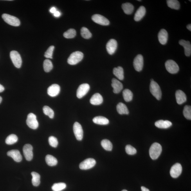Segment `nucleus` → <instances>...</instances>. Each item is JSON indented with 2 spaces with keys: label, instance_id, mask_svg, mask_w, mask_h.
Wrapping results in <instances>:
<instances>
[{
  "label": "nucleus",
  "instance_id": "obj_8",
  "mask_svg": "<svg viewBox=\"0 0 191 191\" xmlns=\"http://www.w3.org/2000/svg\"><path fill=\"white\" fill-rule=\"evenodd\" d=\"M96 161L93 158H88L85 160L80 164L79 168L80 169L87 170L93 168L95 166Z\"/></svg>",
  "mask_w": 191,
  "mask_h": 191
},
{
  "label": "nucleus",
  "instance_id": "obj_48",
  "mask_svg": "<svg viewBox=\"0 0 191 191\" xmlns=\"http://www.w3.org/2000/svg\"><path fill=\"white\" fill-rule=\"evenodd\" d=\"M186 28L188 29L190 31H191V24H189L188 25L186 26Z\"/></svg>",
  "mask_w": 191,
  "mask_h": 191
},
{
  "label": "nucleus",
  "instance_id": "obj_21",
  "mask_svg": "<svg viewBox=\"0 0 191 191\" xmlns=\"http://www.w3.org/2000/svg\"><path fill=\"white\" fill-rule=\"evenodd\" d=\"M158 40L160 44L165 45L168 40V34L167 31L165 29H162L158 33Z\"/></svg>",
  "mask_w": 191,
  "mask_h": 191
},
{
  "label": "nucleus",
  "instance_id": "obj_36",
  "mask_svg": "<svg viewBox=\"0 0 191 191\" xmlns=\"http://www.w3.org/2000/svg\"><path fill=\"white\" fill-rule=\"evenodd\" d=\"M66 187V184L64 183H55L52 186L53 191H61Z\"/></svg>",
  "mask_w": 191,
  "mask_h": 191
},
{
  "label": "nucleus",
  "instance_id": "obj_38",
  "mask_svg": "<svg viewBox=\"0 0 191 191\" xmlns=\"http://www.w3.org/2000/svg\"><path fill=\"white\" fill-rule=\"evenodd\" d=\"M76 35V31L74 29H70L64 34V37L67 39H71L75 36Z\"/></svg>",
  "mask_w": 191,
  "mask_h": 191
},
{
  "label": "nucleus",
  "instance_id": "obj_28",
  "mask_svg": "<svg viewBox=\"0 0 191 191\" xmlns=\"http://www.w3.org/2000/svg\"><path fill=\"white\" fill-rule=\"evenodd\" d=\"M122 8L123 12L127 15L131 14L134 10V6L131 3H127L123 4Z\"/></svg>",
  "mask_w": 191,
  "mask_h": 191
},
{
  "label": "nucleus",
  "instance_id": "obj_12",
  "mask_svg": "<svg viewBox=\"0 0 191 191\" xmlns=\"http://www.w3.org/2000/svg\"><path fill=\"white\" fill-rule=\"evenodd\" d=\"M133 65L135 70L140 72L142 70L144 65V60L142 55L139 54L134 58Z\"/></svg>",
  "mask_w": 191,
  "mask_h": 191
},
{
  "label": "nucleus",
  "instance_id": "obj_13",
  "mask_svg": "<svg viewBox=\"0 0 191 191\" xmlns=\"http://www.w3.org/2000/svg\"><path fill=\"white\" fill-rule=\"evenodd\" d=\"M90 89L88 84H83L80 85L76 92V96L79 98H81L86 95Z\"/></svg>",
  "mask_w": 191,
  "mask_h": 191
},
{
  "label": "nucleus",
  "instance_id": "obj_15",
  "mask_svg": "<svg viewBox=\"0 0 191 191\" xmlns=\"http://www.w3.org/2000/svg\"><path fill=\"white\" fill-rule=\"evenodd\" d=\"M117 46V42L116 40L114 39L110 40L106 45V49L108 53L111 55L113 54L116 51Z\"/></svg>",
  "mask_w": 191,
  "mask_h": 191
},
{
  "label": "nucleus",
  "instance_id": "obj_31",
  "mask_svg": "<svg viewBox=\"0 0 191 191\" xmlns=\"http://www.w3.org/2000/svg\"><path fill=\"white\" fill-rule=\"evenodd\" d=\"M167 6L169 8L175 10H178L180 8V4L177 0H168Z\"/></svg>",
  "mask_w": 191,
  "mask_h": 191
},
{
  "label": "nucleus",
  "instance_id": "obj_45",
  "mask_svg": "<svg viewBox=\"0 0 191 191\" xmlns=\"http://www.w3.org/2000/svg\"><path fill=\"white\" fill-rule=\"evenodd\" d=\"M50 11L51 13H54L57 11V9L55 7H53L51 8Z\"/></svg>",
  "mask_w": 191,
  "mask_h": 191
},
{
  "label": "nucleus",
  "instance_id": "obj_39",
  "mask_svg": "<svg viewBox=\"0 0 191 191\" xmlns=\"http://www.w3.org/2000/svg\"><path fill=\"white\" fill-rule=\"evenodd\" d=\"M183 113L184 116L186 119L191 120V107L190 105H185L184 108Z\"/></svg>",
  "mask_w": 191,
  "mask_h": 191
},
{
  "label": "nucleus",
  "instance_id": "obj_19",
  "mask_svg": "<svg viewBox=\"0 0 191 191\" xmlns=\"http://www.w3.org/2000/svg\"><path fill=\"white\" fill-rule=\"evenodd\" d=\"M179 44L185 49V54L186 57H190L191 54V45L190 42L184 40H179Z\"/></svg>",
  "mask_w": 191,
  "mask_h": 191
},
{
  "label": "nucleus",
  "instance_id": "obj_11",
  "mask_svg": "<svg viewBox=\"0 0 191 191\" xmlns=\"http://www.w3.org/2000/svg\"><path fill=\"white\" fill-rule=\"evenodd\" d=\"M92 19L95 23L103 26L108 25L110 23L108 19L100 14L93 15L92 17Z\"/></svg>",
  "mask_w": 191,
  "mask_h": 191
},
{
  "label": "nucleus",
  "instance_id": "obj_33",
  "mask_svg": "<svg viewBox=\"0 0 191 191\" xmlns=\"http://www.w3.org/2000/svg\"><path fill=\"white\" fill-rule=\"evenodd\" d=\"M101 145L104 149L107 151H111L113 148V145L111 141L107 139L103 140L101 142Z\"/></svg>",
  "mask_w": 191,
  "mask_h": 191
},
{
  "label": "nucleus",
  "instance_id": "obj_9",
  "mask_svg": "<svg viewBox=\"0 0 191 191\" xmlns=\"http://www.w3.org/2000/svg\"><path fill=\"white\" fill-rule=\"evenodd\" d=\"M182 168L181 164L177 163L173 165L171 168L170 174L173 178H177L181 174Z\"/></svg>",
  "mask_w": 191,
  "mask_h": 191
},
{
  "label": "nucleus",
  "instance_id": "obj_24",
  "mask_svg": "<svg viewBox=\"0 0 191 191\" xmlns=\"http://www.w3.org/2000/svg\"><path fill=\"white\" fill-rule=\"evenodd\" d=\"M155 125L160 129H167L171 126L172 123L169 121L161 120L156 121Z\"/></svg>",
  "mask_w": 191,
  "mask_h": 191
},
{
  "label": "nucleus",
  "instance_id": "obj_50",
  "mask_svg": "<svg viewBox=\"0 0 191 191\" xmlns=\"http://www.w3.org/2000/svg\"><path fill=\"white\" fill-rule=\"evenodd\" d=\"M122 191H127L126 190L124 189V190H123Z\"/></svg>",
  "mask_w": 191,
  "mask_h": 191
},
{
  "label": "nucleus",
  "instance_id": "obj_49",
  "mask_svg": "<svg viewBox=\"0 0 191 191\" xmlns=\"http://www.w3.org/2000/svg\"><path fill=\"white\" fill-rule=\"evenodd\" d=\"M2 98L1 96H0V103H1L2 101Z\"/></svg>",
  "mask_w": 191,
  "mask_h": 191
},
{
  "label": "nucleus",
  "instance_id": "obj_4",
  "mask_svg": "<svg viewBox=\"0 0 191 191\" xmlns=\"http://www.w3.org/2000/svg\"><path fill=\"white\" fill-rule=\"evenodd\" d=\"M2 17L4 21L9 25L13 26H19L20 25V20L13 16L4 13L2 15Z\"/></svg>",
  "mask_w": 191,
  "mask_h": 191
},
{
  "label": "nucleus",
  "instance_id": "obj_29",
  "mask_svg": "<svg viewBox=\"0 0 191 191\" xmlns=\"http://www.w3.org/2000/svg\"><path fill=\"white\" fill-rule=\"evenodd\" d=\"M123 99L126 102L131 101L133 99V93L129 89H126L124 90L123 91Z\"/></svg>",
  "mask_w": 191,
  "mask_h": 191
},
{
  "label": "nucleus",
  "instance_id": "obj_16",
  "mask_svg": "<svg viewBox=\"0 0 191 191\" xmlns=\"http://www.w3.org/2000/svg\"><path fill=\"white\" fill-rule=\"evenodd\" d=\"M60 91V87L59 85L53 84L49 86L47 90L48 95L52 97L57 96Z\"/></svg>",
  "mask_w": 191,
  "mask_h": 191
},
{
  "label": "nucleus",
  "instance_id": "obj_3",
  "mask_svg": "<svg viewBox=\"0 0 191 191\" xmlns=\"http://www.w3.org/2000/svg\"><path fill=\"white\" fill-rule=\"evenodd\" d=\"M84 57L83 53L80 51H75L71 54L68 58L67 62L71 65L77 64L81 61Z\"/></svg>",
  "mask_w": 191,
  "mask_h": 191
},
{
  "label": "nucleus",
  "instance_id": "obj_43",
  "mask_svg": "<svg viewBox=\"0 0 191 191\" xmlns=\"http://www.w3.org/2000/svg\"><path fill=\"white\" fill-rule=\"evenodd\" d=\"M54 48L55 47L53 46L49 47L45 53V57L47 58H51V59L52 58L53 51Z\"/></svg>",
  "mask_w": 191,
  "mask_h": 191
},
{
  "label": "nucleus",
  "instance_id": "obj_44",
  "mask_svg": "<svg viewBox=\"0 0 191 191\" xmlns=\"http://www.w3.org/2000/svg\"><path fill=\"white\" fill-rule=\"evenodd\" d=\"M54 16L56 17H59L60 16L61 13L58 11H56V12L53 13Z\"/></svg>",
  "mask_w": 191,
  "mask_h": 191
},
{
  "label": "nucleus",
  "instance_id": "obj_23",
  "mask_svg": "<svg viewBox=\"0 0 191 191\" xmlns=\"http://www.w3.org/2000/svg\"><path fill=\"white\" fill-rule=\"evenodd\" d=\"M103 102V98L100 94L96 93L92 96L90 100V102L92 105H98L102 104Z\"/></svg>",
  "mask_w": 191,
  "mask_h": 191
},
{
  "label": "nucleus",
  "instance_id": "obj_42",
  "mask_svg": "<svg viewBox=\"0 0 191 191\" xmlns=\"http://www.w3.org/2000/svg\"><path fill=\"white\" fill-rule=\"evenodd\" d=\"M49 145L54 148L57 147L58 145V141L57 138L55 137L51 136L49 138Z\"/></svg>",
  "mask_w": 191,
  "mask_h": 191
},
{
  "label": "nucleus",
  "instance_id": "obj_22",
  "mask_svg": "<svg viewBox=\"0 0 191 191\" xmlns=\"http://www.w3.org/2000/svg\"><path fill=\"white\" fill-rule=\"evenodd\" d=\"M146 13V9L144 6H141L137 10L134 15V20L136 21H139L144 17Z\"/></svg>",
  "mask_w": 191,
  "mask_h": 191
},
{
  "label": "nucleus",
  "instance_id": "obj_6",
  "mask_svg": "<svg viewBox=\"0 0 191 191\" xmlns=\"http://www.w3.org/2000/svg\"><path fill=\"white\" fill-rule=\"evenodd\" d=\"M10 57L15 66L19 68L21 67L22 61L21 56L17 51H12L10 53Z\"/></svg>",
  "mask_w": 191,
  "mask_h": 191
},
{
  "label": "nucleus",
  "instance_id": "obj_18",
  "mask_svg": "<svg viewBox=\"0 0 191 191\" xmlns=\"http://www.w3.org/2000/svg\"><path fill=\"white\" fill-rule=\"evenodd\" d=\"M177 102L179 105H182L186 102V96L185 94L181 90H178L175 94Z\"/></svg>",
  "mask_w": 191,
  "mask_h": 191
},
{
  "label": "nucleus",
  "instance_id": "obj_51",
  "mask_svg": "<svg viewBox=\"0 0 191 191\" xmlns=\"http://www.w3.org/2000/svg\"><path fill=\"white\" fill-rule=\"evenodd\" d=\"M138 1H141V0H138Z\"/></svg>",
  "mask_w": 191,
  "mask_h": 191
},
{
  "label": "nucleus",
  "instance_id": "obj_5",
  "mask_svg": "<svg viewBox=\"0 0 191 191\" xmlns=\"http://www.w3.org/2000/svg\"><path fill=\"white\" fill-rule=\"evenodd\" d=\"M27 125L32 129H37L39 126V123L37 119L36 116L33 113L28 114L26 120Z\"/></svg>",
  "mask_w": 191,
  "mask_h": 191
},
{
  "label": "nucleus",
  "instance_id": "obj_10",
  "mask_svg": "<svg viewBox=\"0 0 191 191\" xmlns=\"http://www.w3.org/2000/svg\"><path fill=\"white\" fill-rule=\"evenodd\" d=\"M73 131L77 140L81 141L83 137V131L81 125L76 122L73 125Z\"/></svg>",
  "mask_w": 191,
  "mask_h": 191
},
{
  "label": "nucleus",
  "instance_id": "obj_26",
  "mask_svg": "<svg viewBox=\"0 0 191 191\" xmlns=\"http://www.w3.org/2000/svg\"><path fill=\"white\" fill-rule=\"evenodd\" d=\"M93 121L96 124L101 125H106L109 123L108 119L102 116L95 117L93 119Z\"/></svg>",
  "mask_w": 191,
  "mask_h": 191
},
{
  "label": "nucleus",
  "instance_id": "obj_32",
  "mask_svg": "<svg viewBox=\"0 0 191 191\" xmlns=\"http://www.w3.org/2000/svg\"><path fill=\"white\" fill-rule=\"evenodd\" d=\"M31 175L32 176V183L33 185L35 186H39L40 183V176L38 173L33 172L31 173Z\"/></svg>",
  "mask_w": 191,
  "mask_h": 191
},
{
  "label": "nucleus",
  "instance_id": "obj_37",
  "mask_svg": "<svg viewBox=\"0 0 191 191\" xmlns=\"http://www.w3.org/2000/svg\"><path fill=\"white\" fill-rule=\"evenodd\" d=\"M81 35L82 37L86 39H88L92 37V34L88 29L83 27L81 30Z\"/></svg>",
  "mask_w": 191,
  "mask_h": 191
},
{
  "label": "nucleus",
  "instance_id": "obj_17",
  "mask_svg": "<svg viewBox=\"0 0 191 191\" xmlns=\"http://www.w3.org/2000/svg\"><path fill=\"white\" fill-rule=\"evenodd\" d=\"M7 155L12 158L17 162H20L22 160V156L20 152L17 150H12L8 152Z\"/></svg>",
  "mask_w": 191,
  "mask_h": 191
},
{
  "label": "nucleus",
  "instance_id": "obj_34",
  "mask_svg": "<svg viewBox=\"0 0 191 191\" xmlns=\"http://www.w3.org/2000/svg\"><path fill=\"white\" fill-rule=\"evenodd\" d=\"M18 141V138L16 135L11 134L6 138V143L8 145H12L16 143Z\"/></svg>",
  "mask_w": 191,
  "mask_h": 191
},
{
  "label": "nucleus",
  "instance_id": "obj_40",
  "mask_svg": "<svg viewBox=\"0 0 191 191\" xmlns=\"http://www.w3.org/2000/svg\"><path fill=\"white\" fill-rule=\"evenodd\" d=\"M43 111L44 114L48 116L51 119H53L54 116V113L53 110L50 107L48 106H45L43 108Z\"/></svg>",
  "mask_w": 191,
  "mask_h": 191
},
{
  "label": "nucleus",
  "instance_id": "obj_1",
  "mask_svg": "<svg viewBox=\"0 0 191 191\" xmlns=\"http://www.w3.org/2000/svg\"><path fill=\"white\" fill-rule=\"evenodd\" d=\"M162 148L161 145L158 143H153L150 147L149 153L150 158L152 160H156L158 159L160 156Z\"/></svg>",
  "mask_w": 191,
  "mask_h": 191
},
{
  "label": "nucleus",
  "instance_id": "obj_46",
  "mask_svg": "<svg viewBox=\"0 0 191 191\" xmlns=\"http://www.w3.org/2000/svg\"><path fill=\"white\" fill-rule=\"evenodd\" d=\"M141 190L142 191H150L149 189H148L147 188L144 187V186H141Z\"/></svg>",
  "mask_w": 191,
  "mask_h": 191
},
{
  "label": "nucleus",
  "instance_id": "obj_25",
  "mask_svg": "<svg viewBox=\"0 0 191 191\" xmlns=\"http://www.w3.org/2000/svg\"><path fill=\"white\" fill-rule=\"evenodd\" d=\"M113 73L119 79L122 80L124 79V72L122 67L119 66L116 68H114Z\"/></svg>",
  "mask_w": 191,
  "mask_h": 191
},
{
  "label": "nucleus",
  "instance_id": "obj_47",
  "mask_svg": "<svg viewBox=\"0 0 191 191\" xmlns=\"http://www.w3.org/2000/svg\"><path fill=\"white\" fill-rule=\"evenodd\" d=\"M4 90V87L1 84H0V93L3 92Z\"/></svg>",
  "mask_w": 191,
  "mask_h": 191
},
{
  "label": "nucleus",
  "instance_id": "obj_30",
  "mask_svg": "<svg viewBox=\"0 0 191 191\" xmlns=\"http://www.w3.org/2000/svg\"><path fill=\"white\" fill-rule=\"evenodd\" d=\"M46 161L47 164L50 166H56L58 162L57 159L50 155H47L46 157Z\"/></svg>",
  "mask_w": 191,
  "mask_h": 191
},
{
  "label": "nucleus",
  "instance_id": "obj_27",
  "mask_svg": "<svg viewBox=\"0 0 191 191\" xmlns=\"http://www.w3.org/2000/svg\"><path fill=\"white\" fill-rule=\"evenodd\" d=\"M117 111L121 115L128 114L129 112L126 105L123 103H119L116 106Z\"/></svg>",
  "mask_w": 191,
  "mask_h": 191
},
{
  "label": "nucleus",
  "instance_id": "obj_35",
  "mask_svg": "<svg viewBox=\"0 0 191 191\" xmlns=\"http://www.w3.org/2000/svg\"><path fill=\"white\" fill-rule=\"evenodd\" d=\"M53 67L52 62L48 59L45 60L43 63L44 70L46 72H49L53 69Z\"/></svg>",
  "mask_w": 191,
  "mask_h": 191
},
{
  "label": "nucleus",
  "instance_id": "obj_7",
  "mask_svg": "<svg viewBox=\"0 0 191 191\" xmlns=\"http://www.w3.org/2000/svg\"><path fill=\"white\" fill-rule=\"evenodd\" d=\"M165 66L166 70L170 73L176 74L179 71L178 65L174 60H167L165 63Z\"/></svg>",
  "mask_w": 191,
  "mask_h": 191
},
{
  "label": "nucleus",
  "instance_id": "obj_14",
  "mask_svg": "<svg viewBox=\"0 0 191 191\" xmlns=\"http://www.w3.org/2000/svg\"><path fill=\"white\" fill-rule=\"evenodd\" d=\"M33 148L30 144H26L24 146L23 151L24 157L27 160L30 161L33 158Z\"/></svg>",
  "mask_w": 191,
  "mask_h": 191
},
{
  "label": "nucleus",
  "instance_id": "obj_41",
  "mask_svg": "<svg viewBox=\"0 0 191 191\" xmlns=\"http://www.w3.org/2000/svg\"><path fill=\"white\" fill-rule=\"evenodd\" d=\"M125 150L127 154L130 155L135 154L137 152L135 148L130 145H127L126 146Z\"/></svg>",
  "mask_w": 191,
  "mask_h": 191
},
{
  "label": "nucleus",
  "instance_id": "obj_2",
  "mask_svg": "<svg viewBox=\"0 0 191 191\" xmlns=\"http://www.w3.org/2000/svg\"><path fill=\"white\" fill-rule=\"evenodd\" d=\"M150 91L152 95L157 100H161L162 96L161 91L159 85L154 80L151 81L150 85Z\"/></svg>",
  "mask_w": 191,
  "mask_h": 191
},
{
  "label": "nucleus",
  "instance_id": "obj_20",
  "mask_svg": "<svg viewBox=\"0 0 191 191\" xmlns=\"http://www.w3.org/2000/svg\"><path fill=\"white\" fill-rule=\"evenodd\" d=\"M112 86L113 88V91L115 94L120 93L123 89L122 83L115 78H113L112 80Z\"/></svg>",
  "mask_w": 191,
  "mask_h": 191
}]
</instances>
